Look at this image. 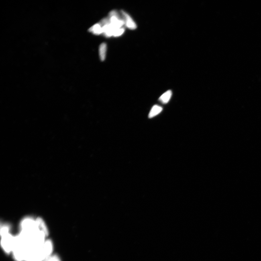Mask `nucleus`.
<instances>
[{
    "label": "nucleus",
    "mask_w": 261,
    "mask_h": 261,
    "mask_svg": "<svg viewBox=\"0 0 261 261\" xmlns=\"http://www.w3.org/2000/svg\"><path fill=\"white\" fill-rule=\"evenodd\" d=\"M21 233L27 236H30L38 230L36 219L30 217L24 218L21 222Z\"/></svg>",
    "instance_id": "obj_1"
},
{
    "label": "nucleus",
    "mask_w": 261,
    "mask_h": 261,
    "mask_svg": "<svg viewBox=\"0 0 261 261\" xmlns=\"http://www.w3.org/2000/svg\"><path fill=\"white\" fill-rule=\"evenodd\" d=\"M1 245L6 252H13L16 244L15 237H13L9 233L1 235Z\"/></svg>",
    "instance_id": "obj_2"
},
{
    "label": "nucleus",
    "mask_w": 261,
    "mask_h": 261,
    "mask_svg": "<svg viewBox=\"0 0 261 261\" xmlns=\"http://www.w3.org/2000/svg\"><path fill=\"white\" fill-rule=\"evenodd\" d=\"M121 15H122L124 20L125 21V24L127 27L131 29H135L136 28V23L128 13L123 10L121 11Z\"/></svg>",
    "instance_id": "obj_3"
},
{
    "label": "nucleus",
    "mask_w": 261,
    "mask_h": 261,
    "mask_svg": "<svg viewBox=\"0 0 261 261\" xmlns=\"http://www.w3.org/2000/svg\"><path fill=\"white\" fill-rule=\"evenodd\" d=\"M53 247V244L51 241L50 240L45 241L44 244H43L42 247V249L46 259L49 257L51 255Z\"/></svg>",
    "instance_id": "obj_4"
},
{
    "label": "nucleus",
    "mask_w": 261,
    "mask_h": 261,
    "mask_svg": "<svg viewBox=\"0 0 261 261\" xmlns=\"http://www.w3.org/2000/svg\"><path fill=\"white\" fill-rule=\"evenodd\" d=\"M36 222L38 230L44 233L47 237L48 235V231L44 220L41 218L38 217L36 218Z\"/></svg>",
    "instance_id": "obj_5"
},
{
    "label": "nucleus",
    "mask_w": 261,
    "mask_h": 261,
    "mask_svg": "<svg viewBox=\"0 0 261 261\" xmlns=\"http://www.w3.org/2000/svg\"><path fill=\"white\" fill-rule=\"evenodd\" d=\"M172 95V92L171 90H168L160 96L159 100L162 103L166 104L170 101Z\"/></svg>",
    "instance_id": "obj_6"
},
{
    "label": "nucleus",
    "mask_w": 261,
    "mask_h": 261,
    "mask_svg": "<svg viewBox=\"0 0 261 261\" xmlns=\"http://www.w3.org/2000/svg\"><path fill=\"white\" fill-rule=\"evenodd\" d=\"M162 108L158 105H154L148 115V117L150 118L156 116L160 114L162 110Z\"/></svg>",
    "instance_id": "obj_7"
},
{
    "label": "nucleus",
    "mask_w": 261,
    "mask_h": 261,
    "mask_svg": "<svg viewBox=\"0 0 261 261\" xmlns=\"http://www.w3.org/2000/svg\"><path fill=\"white\" fill-rule=\"evenodd\" d=\"M107 51V45L105 43H102L99 47V55L100 59L103 61L106 58Z\"/></svg>",
    "instance_id": "obj_8"
},
{
    "label": "nucleus",
    "mask_w": 261,
    "mask_h": 261,
    "mask_svg": "<svg viewBox=\"0 0 261 261\" xmlns=\"http://www.w3.org/2000/svg\"><path fill=\"white\" fill-rule=\"evenodd\" d=\"M90 32H93L94 34L100 35L103 33V27L99 23H97L91 27L89 29Z\"/></svg>",
    "instance_id": "obj_9"
},
{
    "label": "nucleus",
    "mask_w": 261,
    "mask_h": 261,
    "mask_svg": "<svg viewBox=\"0 0 261 261\" xmlns=\"http://www.w3.org/2000/svg\"><path fill=\"white\" fill-rule=\"evenodd\" d=\"M125 28H122L116 29L114 33L113 36L114 37H117L121 36L125 32Z\"/></svg>",
    "instance_id": "obj_10"
},
{
    "label": "nucleus",
    "mask_w": 261,
    "mask_h": 261,
    "mask_svg": "<svg viewBox=\"0 0 261 261\" xmlns=\"http://www.w3.org/2000/svg\"><path fill=\"white\" fill-rule=\"evenodd\" d=\"M44 261H60V260L58 256L51 255L46 259Z\"/></svg>",
    "instance_id": "obj_11"
}]
</instances>
